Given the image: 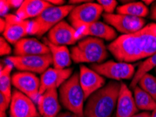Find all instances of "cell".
I'll use <instances>...</instances> for the list:
<instances>
[{
	"label": "cell",
	"mask_w": 156,
	"mask_h": 117,
	"mask_svg": "<svg viewBox=\"0 0 156 117\" xmlns=\"http://www.w3.org/2000/svg\"><path fill=\"white\" fill-rule=\"evenodd\" d=\"M107 49L119 62L129 63L149 58L156 53V23L148 24L132 34L120 36Z\"/></svg>",
	"instance_id": "obj_1"
},
{
	"label": "cell",
	"mask_w": 156,
	"mask_h": 117,
	"mask_svg": "<svg viewBox=\"0 0 156 117\" xmlns=\"http://www.w3.org/2000/svg\"><path fill=\"white\" fill-rule=\"evenodd\" d=\"M120 83L110 82L88 97L84 109L85 117H112L117 105Z\"/></svg>",
	"instance_id": "obj_2"
},
{
	"label": "cell",
	"mask_w": 156,
	"mask_h": 117,
	"mask_svg": "<svg viewBox=\"0 0 156 117\" xmlns=\"http://www.w3.org/2000/svg\"><path fill=\"white\" fill-rule=\"evenodd\" d=\"M71 57L75 63L100 64L108 57V49L102 39L88 37L71 49Z\"/></svg>",
	"instance_id": "obj_3"
},
{
	"label": "cell",
	"mask_w": 156,
	"mask_h": 117,
	"mask_svg": "<svg viewBox=\"0 0 156 117\" xmlns=\"http://www.w3.org/2000/svg\"><path fill=\"white\" fill-rule=\"evenodd\" d=\"M60 100L69 112L79 117H85L83 103L85 95L79 82V74L75 72L61 86Z\"/></svg>",
	"instance_id": "obj_4"
},
{
	"label": "cell",
	"mask_w": 156,
	"mask_h": 117,
	"mask_svg": "<svg viewBox=\"0 0 156 117\" xmlns=\"http://www.w3.org/2000/svg\"><path fill=\"white\" fill-rule=\"evenodd\" d=\"M75 5L52 6L31 20L30 35L41 37L69 16Z\"/></svg>",
	"instance_id": "obj_5"
},
{
	"label": "cell",
	"mask_w": 156,
	"mask_h": 117,
	"mask_svg": "<svg viewBox=\"0 0 156 117\" xmlns=\"http://www.w3.org/2000/svg\"><path fill=\"white\" fill-rule=\"evenodd\" d=\"M103 11L102 7L98 3L87 2L75 6L69 13L68 19L72 27L79 30L98 21Z\"/></svg>",
	"instance_id": "obj_6"
},
{
	"label": "cell",
	"mask_w": 156,
	"mask_h": 117,
	"mask_svg": "<svg viewBox=\"0 0 156 117\" xmlns=\"http://www.w3.org/2000/svg\"><path fill=\"white\" fill-rule=\"evenodd\" d=\"M6 62L13 64V67L21 71L43 74L51 64H53V58L51 53L41 56H9Z\"/></svg>",
	"instance_id": "obj_7"
},
{
	"label": "cell",
	"mask_w": 156,
	"mask_h": 117,
	"mask_svg": "<svg viewBox=\"0 0 156 117\" xmlns=\"http://www.w3.org/2000/svg\"><path fill=\"white\" fill-rule=\"evenodd\" d=\"M91 68L101 76L115 81L130 79L135 75V67L124 62L108 60L100 64H93Z\"/></svg>",
	"instance_id": "obj_8"
},
{
	"label": "cell",
	"mask_w": 156,
	"mask_h": 117,
	"mask_svg": "<svg viewBox=\"0 0 156 117\" xmlns=\"http://www.w3.org/2000/svg\"><path fill=\"white\" fill-rule=\"evenodd\" d=\"M103 18L108 25L123 35L136 32L142 29L146 23V20L142 18L124 14L104 13Z\"/></svg>",
	"instance_id": "obj_9"
},
{
	"label": "cell",
	"mask_w": 156,
	"mask_h": 117,
	"mask_svg": "<svg viewBox=\"0 0 156 117\" xmlns=\"http://www.w3.org/2000/svg\"><path fill=\"white\" fill-rule=\"evenodd\" d=\"M12 84L18 90L27 95L37 103L39 97L41 82L34 73L28 71H18L12 76Z\"/></svg>",
	"instance_id": "obj_10"
},
{
	"label": "cell",
	"mask_w": 156,
	"mask_h": 117,
	"mask_svg": "<svg viewBox=\"0 0 156 117\" xmlns=\"http://www.w3.org/2000/svg\"><path fill=\"white\" fill-rule=\"evenodd\" d=\"M6 27L3 32V37L10 44L15 45L16 43L30 35L31 20H23L16 15L7 14L4 17Z\"/></svg>",
	"instance_id": "obj_11"
},
{
	"label": "cell",
	"mask_w": 156,
	"mask_h": 117,
	"mask_svg": "<svg viewBox=\"0 0 156 117\" xmlns=\"http://www.w3.org/2000/svg\"><path fill=\"white\" fill-rule=\"evenodd\" d=\"M83 37L74 27L62 20L48 33V39L51 43L60 46L73 45Z\"/></svg>",
	"instance_id": "obj_12"
},
{
	"label": "cell",
	"mask_w": 156,
	"mask_h": 117,
	"mask_svg": "<svg viewBox=\"0 0 156 117\" xmlns=\"http://www.w3.org/2000/svg\"><path fill=\"white\" fill-rule=\"evenodd\" d=\"M10 117H39L32 99L18 90L13 92L10 104Z\"/></svg>",
	"instance_id": "obj_13"
},
{
	"label": "cell",
	"mask_w": 156,
	"mask_h": 117,
	"mask_svg": "<svg viewBox=\"0 0 156 117\" xmlns=\"http://www.w3.org/2000/svg\"><path fill=\"white\" fill-rule=\"evenodd\" d=\"M72 73V69H60L51 68L44 71L40 79L39 95L44 94L46 90L50 89H57L58 87L62 86L71 76Z\"/></svg>",
	"instance_id": "obj_14"
},
{
	"label": "cell",
	"mask_w": 156,
	"mask_h": 117,
	"mask_svg": "<svg viewBox=\"0 0 156 117\" xmlns=\"http://www.w3.org/2000/svg\"><path fill=\"white\" fill-rule=\"evenodd\" d=\"M79 82L83 90L85 100H87L94 93L104 87L105 79L92 69L81 64L80 66Z\"/></svg>",
	"instance_id": "obj_15"
},
{
	"label": "cell",
	"mask_w": 156,
	"mask_h": 117,
	"mask_svg": "<svg viewBox=\"0 0 156 117\" xmlns=\"http://www.w3.org/2000/svg\"><path fill=\"white\" fill-rule=\"evenodd\" d=\"M16 56H41L51 53L48 46L34 38H23L14 45Z\"/></svg>",
	"instance_id": "obj_16"
},
{
	"label": "cell",
	"mask_w": 156,
	"mask_h": 117,
	"mask_svg": "<svg viewBox=\"0 0 156 117\" xmlns=\"http://www.w3.org/2000/svg\"><path fill=\"white\" fill-rule=\"evenodd\" d=\"M138 110L130 90L125 83L121 82L115 117H132L136 114Z\"/></svg>",
	"instance_id": "obj_17"
},
{
	"label": "cell",
	"mask_w": 156,
	"mask_h": 117,
	"mask_svg": "<svg viewBox=\"0 0 156 117\" xmlns=\"http://www.w3.org/2000/svg\"><path fill=\"white\" fill-rule=\"evenodd\" d=\"M38 111L42 117H57L60 111L57 89L46 90L37 102Z\"/></svg>",
	"instance_id": "obj_18"
},
{
	"label": "cell",
	"mask_w": 156,
	"mask_h": 117,
	"mask_svg": "<svg viewBox=\"0 0 156 117\" xmlns=\"http://www.w3.org/2000/svg\"><path fill=\"white\" fill-rule=\"evenodd\" d=\"M77 31H79L83 37L90 36L106 41H114L117 38V33L114 28L100 21L85 26Z\"/></svg>",
	"instance_id": "obj_19"
},
{
	"label": "cell",
	"mask_w": 156,
	"mask_h": 117,
	"mask_svg": "<svg viewBox=\"0 0 156 117\" xmlns=\"http://www.w3.org/2000/svg\"><path fill=\"white\" fill-rule=\"evenodd\" d=\"M51 4L44 0H25L21 6L17 9L16 15L23 20L37 18L46 9L52 6Z\"/></svg>",
	"instance_id": "obj_20"
},
{
	"label": "cell",
	"mask_w": 156,
	"mask_h": 117,
	"mask_svg": "<svg viewBox=\"0 0 156 117\" xmlns=\"http://www.w3.org/2000/svg\"><path fill=\"white\" fill-rule=\"evenodd\" d=\"M44 42L50 49L54 68L62 70L71 65V52L67 46L54 44L46 37L44 38Z\"/></svg>",
	"instance_id": "obj_21"
},
{
	"label": "cell",
	"mask_w": 156,
	"mask_h": 117,
	"mask_svg": "<svg viewBox=\"0 0 156 117\" xmlns=\"http://www.w3.org/2000/svg\"><path fill=\"white\" fill-rule=\"evenodd\" d=\"M116 11L119 14H124V15L142 18L146 17L149 13V9L143 2H129L123 4L117 7Z\"/></svg>",
	"instance_id": "obj_22"
},
{
	"label": "cell",
	"mask_w": 156,
	"mask_h": 117,
	"mask_svg": "<svg viewBox=\"0 0 156 117\" xmlns=\"http://www.w3.org/2000/svg\"><path fill=\"white\" fill-rule=\"evenodd\" d=\"M13 68V64H11L7 63L4 67L3 64H1V70H0V93L3 94L10 102L13 94L11 93L12 78H11V72Z\"/></svg>",
	"instance_id": "obj_23"
},
{
	"label": "cell",
	"mask_w": 156,
	"mask_h": 117,
	"mask_svg": "<svg viewBox=\"0 0 156 117\" xmlns=\"http://www.w3.org/2000/svg\"><path fill=\"white\" fill-rule=\"evenodd\" d=\"M134 99L136 107L140 110L153 111L156 107L155 100L139 86L134 88Z\"/></svg>",
	"instance_id": "obj_24"
},
{
	"label": "cell",
	"mask_w": 156,
	"mask_h": 117,
	"mask_svg": "<svg viewBox=\"0 0 156 117\" xmlns=\"http://www.w3.org/2000/svg\"><path fill=\"white\" fill-rule=\"evenodd\" d=\"M156 68V53L151 56L149 58L146 59L139 66L137 70L135 72L134 77L132 78V80L129 85V88L132 89H134L136 86L138 85V83L141 78L148 73V71L153 70V68Z\"/></svg>",
	"instance_id": "obj_25"
},
{
	"label": "cell",
	"mask_w": 156,
	"mask_h": 117,
	"mask_svg": "<svg viewBox=\"0 0 156 117\" xmlns=\"http://www.w3.org/2000/svg\"><path fill=\"white\" fill-rule=\"evenodd\" d=\"M138 86L144 91L148 93L156 101V77L146 73L139 80Z\"/></svg>",
	"instance_id": "obj_26"
},
{
	"label": "cell",
	"mask_w": 156,
	"mask_h": 117,
	"mask_svg": "<svg viewBox=\"0 0 156 117\" xmlns=\"http://www.w3.org/2000/svg\"><path fill=\"white\" fill-rule=\"evenodd\" d=\"M98 3L102 7L106 13L112 14L118 6V2L115 0H98Z\"/></svg>",
	"instance_id": "obj_27"
},
{
	"label": "cell",
	"mask_w": 156,
	"mask_h": 117,
	"mask_svg": "<svg viewBox=\"0 0 156 117\" xmlns=\"http://www.w3.org/2000/svg\"><path fill=\"white\" fill-rule=\"evenodd\" d=\"M11 102L8 101L6 97L0 93V117H6V112Z\"/></svg>",
	"instance_id": "obj_28"
},
{
	"label": "cell",
	"mask_w": 156,
	"mask_h": 117,
	"mask_svg": "<svg viewBox=\"0 0 156 117\" xmlns=\"http://www.w3.org/2000/svg\"><path fill=\"white\" fill-rule=\"evenodd\" d=\"M11 53V47L9 42L4 39V37L0 38V55L2 56L9 55Z\"/></svg>",
	"instance_id": "obj_29"
},
{
	"label": "cell",
	"mask_w": 156,
	"mask_h": 117,
	"mask_svg": "<svg viewBox=\"0 0 156 117\" xmlns=\"http://www.w3.org/2000/svg\"><path fill=\"white\" fill-rule=\"evenodd\" d=\"M0 7H1V9H0L1 16L5 17L7 14H8L7 13H8L9 9H11L9 7L8 3H7V0H1V2H0Z\"/></svg>",
	"instance_id": "obj_30"
},
{
	"label": "cell",
	"mask_w": 156,
	"mask_h": 117,
	"mask_svg": "<svg viewBox=\"0 0 156 117\" xmlns=\"http://www.w3.org/2000/svg\"><path fill=\"white\" fill-rule=\"evenodd\" d=\"M23 2L24 1L23 0H7V3L11 9L17 8L18 9L23 4Z\"/></svg>",
	"instance_id": "obj_31"
},
{
	"label": "cell",
	"mask_w": 156,
	"mask_h": 117,
	"mask_svg": "<svg viewBox=\"0 0 156 117\" xmlns=\"http://www.w3.org/2000/svg\"><path fill=\"white\" fill-rule=\"evenodd\" d=\"M151 18L156 22V1L153 2L151 8Z\"/></svg>",
	"instance_id": "obj_32"
},
{
	"label": "cell",
	"mask_w": 156,
	"mask_h": 117,
	"mask_svg": "<svg viewBox=\"0 0 156 117\" xmlns=\"http://www.w3.org/2000/svg\"><path fill=\"white\" fill-rule=\"evenodd\" d=\"M57 117H79L76 114H75L72 112H62V113L59 114Z\"/></svg>",
	"instance_id": "obj_33"
},
{
	"label": "cell",
	"mask_w": 156,
	"mask_h": 117,
	"mask_svg": "<svg viewBox=\"0 0 156 117\" xmlns=\"http://www.w3.org/2000/svg\"><path fill=\"white\" fill-rule=\"evenodd\" d=\"M49 3L51 4L52 5H57V6H62V4L65 3V1L64 0H48L47 1Z\"/></svg>",
	"instance_id": "obj_34"
},
{
	"label": "cell",
	"mask_w": 156,
	"mask_h": 117,
	"mask_svg": "<svg viewBox=\"0 0 156 117\" xmlns=\"http://www.w3.org/2000/svg\"><path fill=\"white\" fill-rule=\"evenodd\" d=\"M93 1H87V0H70L69 2L71 5H75L77 4H84L87 3V2H91Z\"/></svg>",
	"instance_id": "obj_35"
},
{
	"label": "cell",
	"mask_w": 156,
	"mask_h": 117,
	"mask_svg": "<svg viewBox=\"0 0 156 117\" xmlns=\"http://www.w3.org/2000/svg\"><path fill=\"white\" fill-rule=\"evenodd\" d=\"M0 24H1V25H0V31H1V32H4V30H5V27H6V20L5 19L1 18L0 19Z\"/></svg>",
	"instance_id": "obj_36"
},
{
	"label": "cell",
	"mask_w": 156,
	"mask_h": 117,
	"mask_svg": "<svg viewBox=\"0 0 156 117\" xmlns=\"http://www.w3.org/2000/svg\"><path fill=\"white\" fill-rule=\"evenodd\" d=\"M132 117H151V114L147 112H144L139 114H136Z\"/></svg>",
	"instance_id": "obj_37"
},
{
	"label": "cell",
	"mask_w": 156,
	"mask_h": 117,
	"mask_svg": "<svg viewBox=\"0 0 156 117\" xmlns=\"http://www.w3.org/2000/svg\"><path fill=\"white\" fill-rule=\"evenodd\" d=\"M155 1H153V0H151V1H147V0H144L143 2L146 4V6H147V5H150V4H153V3Z\"/></svg>",
	"instance_id": "obj_38"
},
{
	"label": "cell",
	"mask_w": 156,
	"mask_h": 117,
	"mask_svg": "<svg viewBox=\"0 0 156 117\" xmlns=\"http://www.w3.org/2000/svg\"><path fill=\"white\" fill-rule=\"evenodd\" d=\"M151 117H156V107L154 110L152 111V113L151 114Z\"/></svg>",
	"instance_id": "obj_39"
},
{
	"label": "cell",
	"mask_w": 156,
	"mask_h": 117,
	"mask_svg": "<svg viewBox=\"0 0 156 117\" xmlns=\"http://www.w3.org/2000/svg\"><path fill=\"white\" fill-rule=\"evenodd\" d=\"M155 71H156V68H155Z\"/></svg>",
	"instance_id": "obj_40"
}]
</instances>
